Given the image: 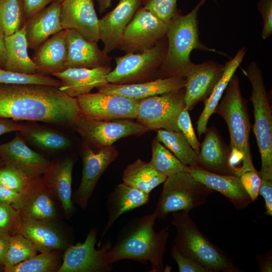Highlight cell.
Segmentation results:
<instances>
[{
  "mask_svg": "<svg viewBox=\"0 0 272 272\" xmlns=\"http://www.w3.org/2000/svg\"><path fill=\"white\" fill-rule=\"evenodd\" d=\"M81 114L77 98L58 87L0 84V118L73 125Z\"/></svg>",
  "mask_w": 272,
  "mask_h": 272,
  "instance_id": "obj_1",
  "label": "cell"
},
{
  "mask_svg": "<svg viewBox=\"0 0 272 272\" xmlns=\"http://www.w3.org/2000/svg\"><path fill=\"white\" fill-rule=\"evenodd\" d=\"M157 212L134 218L127 221L119 231L115 243L106 253L107 264L123 259H131L142 263L150 262V272H162L166 243L169 237L167 229L156 231L154 225Z\"/></svg>",
  "mask_w": 272,
  "mask_h": 272,
  "instance_id": "obj_2",
  "label": "cell"
},
{
  "mask_svg": "<svg viewBox=\"0 0 272 272\" xmlns=\"http://www.w3.org/2000/svg\"><path fill=\"white\" fill-rule=\"evenodd\" d=\"M206 1L201 0L185 15L177 13L166 23L167 50L157 79L177 76L186 77L193 64L190 55L194 49L223 54L208 47L199 38L197 13Z\"/></svg>",
  "mask_w": 272,
  "mask_h": 272,
  "instance_id": "obj_3",
  "label": "cell"
},
{
  "mask_svg": "<svg viewBox=\"0 0 272 272\" xmlns=\"http://www.w3.org/2000/svg\"><path fill=\"white\" fill-rule=\"evenodd\" d=\"M171 223L176 228L173 245L183 255L203 267L208 272H240L228 255L202 233L189 212L172 213Z\"/></svg>",
  "mask_w": 272,
  "mask_h": 272,
  "instance_id": "obj_4",
  "label": "cell"
},
{
  "mask_svg": "<svg viewBox=\"0 0 272 272\" xmlns=\"http://www.w3.org/2000/svg\"><path fill=\"white\" fill-rule=\"evenodd\" d=\"M218 104L215 113L226 122L230 138L231 156L241 159L247 171H257L252 162L249 134L251 129L247 101L241 94L239 79L236 74L232 77Z\"/></svg>",
  "mask_w": 272,
  "mask_h": 272,
  "instance_id": "obj_5",
  "label": "cell"
},
{
  "mask_svg": "<svg viewBox=\"0 0 272 272\" xmlns=\"http://www.w3.org/2000/svg\"><path fill=\"white\" fill-rule=\"evenodd\" d=\"M252 87L250 100L253 107L255 134L261 158L258 174L262 179L272 180V115L261 70L257 62H250L242 70Z\"/></svg>",
  "mask_w": 272,
  "mask_h": 272,
  "instance_id": "obj_6",
  "label": "cell"
},
{
  "mask_svg": "<svg viewBox=\"0 0 272 272\" xmlns=\"http://www.w3.org/2000/svg\"><path fill=\"white\" fill-rule=\"evenodd\" d=\"M155 211L157 219L164 220L171 212L192 209L205 203L215 191L196 180L188 172L168 176Z\"/></svg>",
  "mask_w": 272,
  "mask_h": 272,
  "instance_id": "obj_7",
  "label": "cell"
},
{
  "mask_svg": "<svg viewBox=\"0 0 272 272\" xmlns=\"http://www.w3.org/2000/svg\"><path fill=\"white\" fill-rule=\"evenodd\" d=\"M168 46L166 37L153 47L140 53L115 57L116 66L107 76L108 83L130 84L157 79Z\"/></svg>",
  "mask_w": 272,
  "mask_h": 272,
  "instance_id": "obj_8",
  "label": "cell"
},
{
  "mask_svg": "<svg viewBox=\"0 0 272 272\" xmlns=\"http://www.w3.org/2000/svg\"><path fill=\"white\" fill-rule=\"evenodd\" d=\"M185 88L140 100L136 119L150 130L180 131L177 120L185 108Z\"/></svg>",
  "mask_w": 272,
  "mask_h": 272,
  "instance_id": "obj_9",
  "label": "cell"
},
{
  "mask_svg": "<svg viewBox=\"0 0 272 272\" xmlns=\"http://www.w3.org/2000/svg\"><path fill=\"white\" fill-rule=\"evenodd\" d=\"M73 125L84 141L95 147L113 145L119 139L150 130L130 119L97 120L81 114Z\"/></svg>",
  "mask_w": 272,
  "mask_h": 272,
  "instance_id": "obj_10",
  "label": "cell"
},
{
  "mask_svg": "<svg viewBox=\"0 0 272 272\" xmlns=\"http://www.w3.org/2000/svg\"><path fill=\"white\" fill-rule=\"evenodd\" d=\"M167 23L151 12L140 8L125 28L119 48L125 53L147 50L166 38Z\"/></svg>",
  "mask_w": 272,
  "mask_h": 272,
  "instance_id": "obj_11",
  "label": "cell"
},
{
  "mask_svg": "<svg viewBox=\"0 0 272 272\" xmlns=\"http://www.w3.org/2000/svg\"><path fill=\"white\" fill-rule=\"evenodd\" d=\"M96 228L91 229L83 243L69 246L65 250L62 264L58 272H109L112 264L105 263L104 258L112 247L107 241L98 249H95L97 240Z\"/></svg>",
  "mask_w": 272,
  "mask_h": 272,
  "instance_id": "obj_12",
  "label": "cell"
},
{
  "mask_svg": "<svg viewBox=\"0 0 272 272\" xmlns=\"http://www.w3.org/2000/svg\"><path fill=\"white\" fill-rule=\"evenodd\" d=\"M81 114L97 120L135 119L140 100L98 92L76 98Z\"/></svg>",
  "mask_w": 272,
  "mask_h": 272,
  "instance_id": "obj_13",
  "label": "cell"
},
{
  "mask_svg": "<svg viewBox=\"0 0 272 272\" xmlns=\"http://www.w3.org/2000/svg\"><path fill=\"white\" fill-rule=\"evenodd\" d=\"M118 154L117 149L113 145L95 147L84 141L82 152V179L74 195V202L82 209L85 210L87 208L99 179Z\"/></svg>",
  "mask_w": 272,
  "mask_h": 272,
  "instance_id": "obj_14",
  "label": "cell"
},
{
  "mask_svg": "<svg viewBox=\"0 0 272 272\" xmlns=\"http://www.w3.org/2000/svg\"><path fill=\"white\" fill-rule=\"evenodd\" d=\"M60 22L64 30H73L86 40L97 43L100 37V20L93 0H64Z\"/></svg>",
  "mask_w": 272,
  "mask_h": 272,
  "instance_id": "obj_15",
  "label": "cell"
},
{
  "mask_svg": "<svg viewBox=\"0 0 272 272\" xmlns=\"http://www.w3.org/2000/svg\"><path fill=\"white\" fill-rule=\"evenodd\" d=\"M224 64L214 61L193 63L186 76L184 87L185 108L189 111L200 102H204L212 93L222 76Z\"/></svg>",
  "mask_w": 272,
  "mask_h": 272,
  "instance_id": "obj_16",
  "label": "cell"
},
{
  "mask_svg": "<svg viewBox=\"0 0 272 272\" xmlns=\"http://www.w3.org/2000/svg\"><path fill=\"white\" fill-rule=\"evenodd\" d=\"M0 159L32 178L42 176L51 164L31 149L18 131L11 141L0 144Z\"/></svg>",
  "mask_w": 272,
  "mask_h": 272,
  "instance_id": "obj_17",
  "label": "cell"
},
{
  "mask_svg": "<svg viewBox=\"0 0 272 272\" xmlns=\"http://www.w3.org/2000/svg\"><path fill=\"white\" fill-rule=\"evenodd\" d=\"M52 196L42 176L34 178L14 207L22 217L51 222L56 216Z\"/></svg>",
  "mask_w": 272,
  "mask_h": 272,
  "instance_id": "obj_18",
  "label": "cell"
},
{
  "mask_svg": "<svg viewBox=\"0 0 272 272\" xmlns=\"http://www.w3.org/2000/svg\"><path fill=\"white\" fill-rule=\"evenodd\" d=\"M142 3V0H119L113 10L100 20V37L106 53L119 48L124 31Z\"/></svg>",
  "mask_w": 272,
  "mask_h": 272,
  "instance_id": "obj_19",
  "label": "cell"
},
{
  "mask_svg": "<svg viewBox=\"0 0 272 272\" xmlns=\"http://www.w3.org/2000/svg\"><path fill=\"white\" fill-rule=\"evenodd\" d=\"M65 30L67 47L65 69L110 66L112 57L101 50L97 43L86 40L74 30Z\"/></svg>",
  "mask_w": 272,
  "mask_h": 272,
  "instance_id": "obj_20",
  "label": "cell"
},
{
  "mask_svg": "<svg viewBox=\"0 0 272 272\" xmlns=\"http://www.w3.org/2000/svg\"><path fill=\"white\" fill-rule=\"evenodd\" d=\"M111 71V66L92 69L71 67L53 73L51 76L60 81L59 89L61 91L72 97L77 98L90 93L94 88L108 84L107 76Z\"/></svg>",
  "mask_w": 272,
  "mask_h": 272,
  "instance_id": "obj_21",
  "label": "cell"
},
{
  "mask_svg": "<svg viewBox=\"0 0 272 272\" xmlns=\"http://www.w3.org/2000/svg\"><path fill=\"white\" fill-rule=\"evenodd\" d=\"M186 82L185 77L177 76L130 84L108 83L97 89L100 92L141 100L181 89Z\"/></svg>",
  "mask_w": 272,
  "mask_h": 272,
  "instance_id": "obj_22",
  "label": "cell"
},
{
  "mask_svg": "<svg viewBox=\"0 0 272 272\" xmlns=\"http://www.w3.org/2000/svg\"><path fill=\"white\" fill-rule=\"evenodd\" d=\"M189 167V173L196 180L224 195L237 210H243L252 202L239 177L215 174L199 167Z\"/></svg>",
  "mask_w": 272,
  "mask_h": 272,
  "instance_id": "obj_23",
  "label": "cell"
},
{
  "mask_svg": "<svg viewBox=\"0 0 272 272\" xmlns=\"http://www.w3.org/2000/svg\"><path fill=\"white\" fill-rule=\"evenodd\" d=\"M61 3L53 1L27 20L25 35L28 48H38L50 36L63 30L60 22Z\"/></svg>",
  "mask_w": 272,
  "mask_h": 272,
  "instance_id": "obj_24",
  "label": "cell"
},
{
  "mask_svg": "<svg viewBox=\"0 0 272 272\" xmlns=\"http://www.w3.org/2000/svg\"><path fill=\"white\" fill-rule=\"evenodd\" d=\"M205 134L197 154L201 168L215 174L234 175L229 165L230 147L215 127L207 128Z\"/></svg>",
  "mask_w": 272,
  "mask_h": 272,
  "instance_id": "obj_25",
  "label": "cell"
},
{
  "mask_svg": "<svg viewBox=\"0 0 272 272\" xmlns=\"http://www.w3.org/2000/svg\"><path fill=\"white\" fill-rule=\"evenodd\" d=\"M149 201V194L123 183L118 184L107 197L108 220L98 242V247L101 246L105 234L121 215L147 204Z\"/></svg>",
  "mask_w": 272,
  "mask_h": 272,
  "instance_id": "obj_26",
  "label": "cell"
},
{
  "mask_svg": "<svg viewBox=\"0 0 272 272\" xmlns=\"http://www.w3.org/2000/svg\"><path fill=\"white\" fill-rule=\"evenodd\" d=\"M18 234L29 239L40 253L63 249L67 245L62 234L51 222L21 216Z\"/></svg>",
  "mask_w": 272,
  "mask_h": 272,
  "instance_id": "obj_27",
  "label": "cell"
},
{
  "mask_svg": "<svg viewBox=\"0 0 272 272\" xmlns=\"http://www.w3.org/2000/svg\"><path fill=\"white\" fill-rule=\"evenodd\" d=\"M74 161L66 159L57 163H51L42 175L49 191L58 198L66 215L71 216L75 207L72 200V182Z\"/></svg>",
  "mask_w": 272,
  "mask_h": 272,
  "instance_id": "obj_28",
  "label": "cell"
},
{
  "mask_svg": "<svg viewBox=\"0 0 272 272\" xmlns=\"http://www.w3.org/2000/svg\"><path fill=\"white\" fill-rule=\"evenodd\" d=\"M25 34V24L21 29L5 37L7 57L4 69L28 75H47L29 56Z\"/></svg>",
  "mask_w": 272,
  "mask_h": 272,
  "instance_id": "obj_29",
  "label": "cell"
},
{
  "mask_svg": "<svg viewBox=\"0 0 272 272\" xmlns=\"http://www.w3.org/2000/svg\"><path fill=\"white\" fill-rule=\"evenodd\" d=\"M66 30H62L44 42L33 54L34 62L47 75L65 70L67 56Z\"/></svg>",
  "mask_w": 272,
  "mask_h": 272,
  "instance_id": "obj_30",
  "label": "cell"
},
{
  "mask_svg": "<svg viewBox=\"0 0 272 272\" xmlns=\"http://www.w3.org/2000/svg\"><path fill=\"white\" fill-rule=\"evenodd\" d=\"M245 47L240 48L234 57L224 64L222 77L215 86L212 93L203 102L204 108L196 122V130L198 137L205 134L211 116L215 113L216 107L228 85L230 80L241 63L246 53Z\"/></svg>",
  "mask_w": 272,
  "mask_h": 272,
  "instance_id": "obj_31",
  "label": "cell"
},
{
  "mask_svg": "<svg viewBox=\"0 0 272 272\" xmlns=\"http://www.w3.org/2000/svg\"><path fill=\"white\" fill-rule=\"evenodd\" d=\"M166 178L157 172L149 162L140 159L128 165L122 175L124 184L148 194L164 182Z\"/></svg>",
  "mask_w": 272,
  "mask_h": 272,
  "instance_id": "obj_32",
  "label": "cell"
},
{
  "mask_svg": "<svg viewBox=\"0 0 272 272\" xmlns=\"http://www.w3.org/2000/svg\"><path fill=\"white\" fill-rule=\"evenodd\" d=\"M156 138L185 166L200 168L197 154L180 131L160 129Z\"/></svg>",
  "mask_w": 272,
  "mask_h": 272,
  "instance_id": "obj_33",
  "label": "cell"
},
{
  "mask_svg": "<svg viewBox=\"0 0 272 272\" xmlns=\"http://www.w3.org/2000/svg\"><path fill=\"white\" fill-rule=\"evenodd\" d=\"M18 132L24 138L47 150H62L71 145L70 140L62 134L38 126L24 124L23 129Z\"/></svg>",
  "mask_w": 272,
  "mask_h": 272,
  "instance_id": "obj_34",
  "label": "cell"
},
{
  "mask_svg": "<svg viewBox=\"0 0 272 272\" xmlns=\"http://www.w3.org/2000/svg\"><path fill=\"white\" fill-rule=\"evenodd\" d=\"M149 163L157 172L167 177L180 172L190 171L189 166L183 164L156 137L152 143V158Z\"/></svg>",
  "mask_w": 272,
  "mask_h": 272,
  "instance_id": "obj_35",
  "label": "cell"
},
{
  "mask_svg": "<svg viewBox=\"0 0 272 272\" xmlns=\"http://www.w3.org/2000/svg\"><path fill=\"white\" fill-rule=\"evenodd\" d=\"M26 22L21 0H0V33L5 37L21 29Z\"/></svg>",
  "mask_w": 272,
  "mask_h": 272,
  "instance_id": "obj_36",
  "label": "cell"
},
{
  "mask_svg": "<svg viewBox=\"0 0 272 272\" xmlns=\"http://www.w3.org/2000/svg\"><path fill=\"white\" fill-rule=\"evenodd\" d=\"M59 257L54 251L40 253L15 265L6 267L5 272H52L58 270Z\"/></svg>",
  "mask_w": 272,
  "mask_h": 272,
  "instance_id": "obj_37",
  "label": "cell"
},
{
  "mask_svg": "<svg viewBox=\"0 0 272 272\" xmlns=\"http://www.w3.org/2000/svg\"><path fill=\"white\" fill-rule=\"evenodd\" d=\"M37 252L35 245L21 234L10 236L5 268L19 263L37 254Z\"/></svg>",
  "mask_w": 272,
  "mask_h": 272,
  "instance_id": "obj_38",
  "label": "cell"
},
{
  "mask_svg": "<svg viewBox=\"0 0 272 272\" xmlns=\"http://www.w3.org/2000/svg\"><path fill=\"white\" fill-rule=\"evenodd\" d=\"M0 84H37L59 87L60 81L50 75H32L14 72L0 67Z\"/></svg>",
  "mask_w": 272,
  "mask_h": 272,
  "instance_id": "obj_39",
  "label": "cell"
},
{
  "mask_svg": "<svg viewBox=\"0 0 272 272\" xmlns=\"http://www.w3.org/2000/svg\"><path fill=\"white\" fill-rule=\"evenodd\" d=\"M33 178L12 166H0V184L17 192H24Z\"/></svg>",
  "mask_w": 272,
  "mask_h": 272,
  "instance_id": "obj_40",
  "label": "cell"
},
{
  "mask_svg": "<svg viewBox=\"0 0 272 272\" xmlns=\"http://www.w3.org/2000/svg\"><path fill=\"white\" fill-rule=\"evenodd\" d=\"M20 211L12 206L0 202V234L12 236L18 233L21 223Z\"/></svg>",
  "mask_w": 272,
  "mask_h": 272,
  "instance_id": "obj_41",
  "label": "cell"
},
{
  "mask_svg": "<svg viewBox=\"0 0 272 272\" xmlns=\"http://www.w3.org/2000/svg\"><path fill=\"white\" fill-rule=\"evenodd\" d=\"M143 8L148 10L165 23L178 13L177 0H142Z\"/></svg>",
  "mask_w": 272,
  "mask_h": 272,
  "instance_id": "obj_42",
  "label": "cell"
},
{
  "mask_svg": "<svg viewBox=\"0 0 272 272\" xmlns=\"http://www.w3.org/2000/svg\"><path fill=\"white\" fill-rule=\"evenodd\" d=\"M177 124L180 131L183 134L192 148L198 154L200 150V143L193 129L188 110L185 108L179 115Z\"/></svg>",
  "mask_w": 272,
  "mask_h": 272,
  "instance_id": "obj_43",
  "label": "cell"
},
{
  "mask_svg": "<svg viewBox=\"0 0 272 272\" xmlns=\"http://www.w3.org/2000/svg\"><path fill=\"white\" fill-rule=\"evenodd\" d=\"M241 183L249 196L251 201L257 199L259 195V188L262 179L260 177L258 171H248L240 177Z\"/></svg>",
  "mask_w": 272,
  "mask_h": 272,
  "instance_id": "obj_44",
  "label": "cell"
},
{
  "mask_svg": "<svg viewBox=\"0 0 272 272\" xmlns=\"http://www.w3.org/2000/svg\"><path fill=\"white\" fill-rule=\"evenodd\" d=\"M171 255L177 263L179 272H208L195 261L182 254L174 245L171 248Z\"/></svg>",
  "mask_w": 272,
  "mask_h": 272,
  "instance_id": "obj_45",
  "label": "cell"
},
{
  "mask_svg": "<svg viewBox=\"0 0 272 272\" xmlns=\"http://www.w3.org/2000/svg\"><path fill=\"white\" fill-rule=\"evenodd\" d=\"M258 8L263 20L261 37L266 39L272 34V0H261Z\"/></svg>",
  "mask_w": 272,
  "mask_h": 272,
  "instance_id": "obj_46",
  "label": "cell"
},
{
  "mask_svg": "<svg viewBox=\"0 0 272 272\" xmlns=\"http://www.w3.org/2000/svg\"><path fill=\"white\" fill-rule=\"evenodd\" d=\"M27 20L51 3L53 0H21Z\"/></svg>",
  "mask_w": 272,
  "mask_h": 272,
  "instance_id": "obj_47",
  "label": "cell"
},
{
  "mask_svg": "<svg viewBox=\"0 0 272 272\" xmlns=\"http://www.w3.org/2000/svg\"><path fill=\"white\" fill-rule=\"evenodd\" d=\"M259 194L262 195L265 201V214L272 215V180L262 179Z\"/></svg>",
  "mask_w": 272,
  "mask_h": 272,
  "instance_id": "obj_48",
  "label": "cell"
},
{
  "mask_svg": "<svg viewBox=\"0 0 272 272\" xmlns=\"http://www.w3.org/2000/svg\"><path fill=\"white\" fill-rule=\"evenodd\" d=\"M21 193L0 184V202L14 207L19 201Z\"/></svg>",
  "mask_w": 272,
  "mask_h": 272,
  "instance_id": "obj_49",
  "label": "cell"
},
{
  "mask_svg": "<svg viewBox=\"0 0 272 272\" xmlns=\"http://www.w3.org/2000/svg\"><path fill=\"white\" fill-rule=\"evenodd\" d=\"M24 124H19L10 119L0 118V136L13 131H20Z\"/></svg>",
  "mask_w": 272,
  "mask_h": 272,
  "instance_id": "obj_50",
  "label": "cell"
},
{
  "mask_svg": "<svg viewBox=\"0 0 272 272\" xmlns=\"http://www.w3.org/2000/svg\"><path fill=\"white\" fill-rule=\"evenodd\" d=\"M10 236L0 234V271H4L6 254Z\"/></svg>",
  "mask_w": 272,
  "mask_h": 272,
  "instance_id": "obj_51",
  "label": "cell"
},
{
  "mask_svg": "<svg viewBox=\"0 0 272 272\" xmlns=\"http://www.w3.org/2000/svg\"><path fill=\"white\" fill-rule=\"evenodd\" d=\"M260 257L258 256L257 259L259 261L260 271L264 272L271 271L272 265H271V254L268 253L266 254L264 257L262 256Z\"/></svg>",
  "mask_w": 272,
  "mask_h": 272,
  "instance_id": "obj_52",
  "label": "cell"
},
{
  "mask_svg": "<svg viewBox=\"0 0 272 272\" xmlns=\"http://www.w3.org/2000/svg\"><path fill=\"white\" fill-rule=\"evenodd\" d=\"M7 57L5 37L0 33V67L4 69Z\"/></svg>",
  "mask_w": 272,
  "mask_h": 272,
  "instance_id": "obj_53",
  "label": "cell"
},
{
  "mask_svg": "<svg viewBox=\"0 0 272 272\" xmlns=\"http://www.w3.org/2000/svg\"><path fill=\"white\" fill-rule=\"evenodd\" d=\"M100 13L105 12L111 5L112 0H96Z\"/></svg>",
  "mask_w": 272,
  "mask_h": 272,
  "instance_id": "obj_54",
  "label": "cell"
},
{
  "mask_svg": "<svg viewBox=\"0 0 272 272\" xmlns=\"http://www.w3.org/2000/svg\"><path fill=\"white\" fill-rule=\"evenodd\" d=\"M172 271V267L170 265L168 264H166L165 266H164L163 271L164 272H170Z\"/></svg>",
  "mask_w": 272,
  "mask_h": 272,
  "instance_id": "obj_55",
  "label": "cell"
},
{
  "mask_svg": "<svg viewBox=\"0 0 272 272\" xmlns=\"http://www.w3.org/2000/svg\"><path fill=\"white\" fill-rule=\"evenodd\" d=\"M3 164H4V163L0 159V166H2Z\"/></svg>",
  "mask_w": 272,
  "mask_h": 272,
  "instance_id": "obj_56",
  "label": "cell"
},
{
  "mask_svg": "<svg viewBox=\"0 0 272 272\" xmlns=\"http://www.w3.org/2000/svg\"><path fill=\"white\" fill-rule=\"evenodd\" d=\"M54 1H58L59 2L62 3L64 0H53Z\"/></svg>",
  "mask_w": 272,
  "mask_h": 272,
  "instance_id": "obj_57",
  "label": "cell"
}]
</instances>
